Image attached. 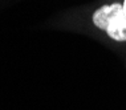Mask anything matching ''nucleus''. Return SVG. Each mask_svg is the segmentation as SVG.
I'll use <instances>...</instances> for the list:
<instances>
[{
  "mask_svg": "<svg viewBox=\"0 0 126 110\" xmlns=\"http://www.w3.org/2000/svg\"><path fill=\"white\" fill-rule=\"evenodd\" d=\"M125 17L124 8L121 3H111V4L102 5L92 15V21L101 31H106V28L115 20Z\"/></svg>",
  "mask_w": 126,
  "mask_h": 110,
  "instance_id": "1",
  "label": "nucleus"
},
{
  "mask_svg": "<svg viewBox=\"0 0 126 110\" xmlns=\"http://www.w3.org/2000/svg\"><path fill=\"white\" fill-rule=\"evenodd\" d=\"M105 32L111 40L118 41V43H125L126 41V17H121L115 20L106 28Z\"/></svg>",
  "mask_w": 126,
  "mask_h": 110,
  "instance_id": "2",
  "label": "nucleus"
},
{
  "mask_svg": "<svg viewBox=\"0 0 126 110\" xmlns=\"http://www.w3.org/2000/svg\"><path fill=\"white\" fill-rule=\"evenodd\" d=\"M122 8H124V13H125V17H126V0H124V3H122Z\"/></svg>",
  "mask_w": 126,
  "mask_h": 110,
  "instance_id": "3",
  "label": "nucleus"
}]
</instances>
